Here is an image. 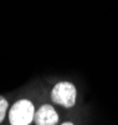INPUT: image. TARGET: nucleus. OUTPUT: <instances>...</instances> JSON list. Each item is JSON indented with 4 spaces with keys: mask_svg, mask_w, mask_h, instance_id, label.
I'll return each mask as SVG.
<instances>
[{
    "mask_svg": "<svg viewBox=\"0 0 118 125\" xmlns=\"http://www.w3.org/2000/svg\"><path fill=\"white\" fill-rule=\"evenodd\" d=\"M8 109H9V103L8 100L0 95V124H1L6 116V113H8Z\"/></svg>",
    "mask_w": 118,
    "mask_h": 125,
    "instance_id": "4",
    "label": "nucleus"
},
{
    "mask_svg": "<svg viewBox=\"0 0 118 125\" xmlns=\"http://www.w3.org/2000/svg\"><path fill=\"white\" fill-rule=\"evenodd\" d=\"M61 125H75L73 123H71V121H65V123H62Z\"/></svg>",
    "mask_w": 118,
    "mask_h": 125,
    "instance_id": "5",
    "label": "nucleus"
},
{
    "mask_svg": "<svg viewBox=\"0 0 118 125\" xmlns=\"http://www.w3.org/2000/svg\"><path fill=\"white\" fill-rule=\"evenodd\" d=\"M77 99V89L71 81H59L51 90V100L57 105L71 109L75 106Z\"/></svg>",
    "mask_w": 118,
    "mask_h": 125,
    "instance_id": "2",
    "label": "nucleus"
},
{
    "mask_svg": "<svg viewBox=\"0 0 118 125\" xmlns=\"http://www.w3.org/2000/svg\"><path fill=\"white\" fill-rule=\"evenodd\" d=\"M35 125H57L59 114L52 105L44 104L35 111Z\"/></svg>",
    "mask_w": 118,
    "mask_h": 125,
    "instance_id": "3",
    "label": "nucleus"
},
{
    "mask_svg": "<svg viewBox=\"0 0 118 125\" xmlns=\"http://www.w3.org/2000/svg\"><path fill=\"white\" fill-rule=\"evenodd\" d=\"M35 106L29 99L15 101L9 110L10 125H30L35 118Z\"/></svg>",
    "mask_w": 118,
    "mask_h": 125,
    "instance_id": "1",
    "label": "nucleus"
}]
</instances>
